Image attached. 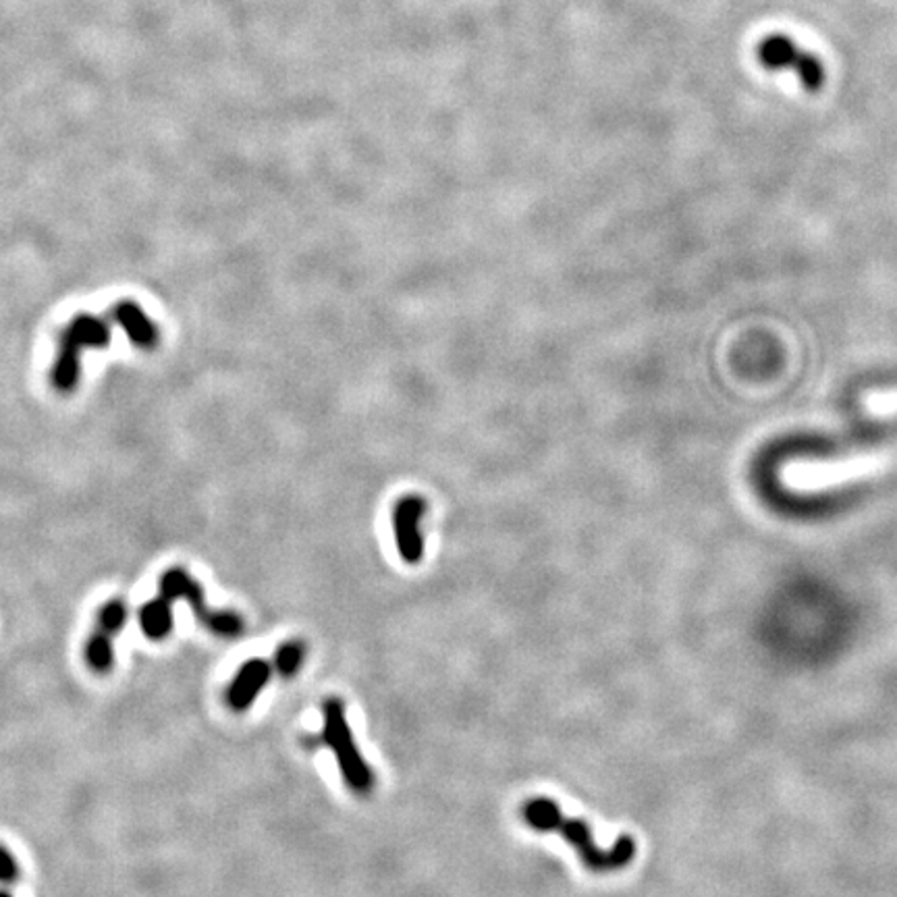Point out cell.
I'll use <instances>...</instances> for the list:
<instances>
[{"mask_svg":"<svg viewBox=\"0 0 897 897\" xmlns=\"http://www.w3.org/2000/svg\"><path fill=\"white\" fill-rule=\"evenodd\" d=\"M521 815L532 829L542 833L555 831L563 835L576 847L584 864L595 873L619 871V868L630 864L635 856V842L630 835H621L609 850H600L592 839L588 825L565 816L559 806L549 797H534V800L526 802Z\"/></svg>","mask_w":897,"mask_h":897,"instance_id":"obj_1","label":"cell"},{"mask_svg":"<svg viewBox=\"0 0 897 897\" xmlns=\"http://www.w3.org/2000/svg\"><path fill=\"white\" fill-rule=\"evenodd\" d=\"M324 711V730L322 738L306 740L310 746L327 744L335 752L339 768L345 777V783L358 794H370L374 787V773L368 767V762L362 759L356 741L351 736V727L345 719L343 702L337 698H329L322 706Z\"/></svg>","mask_w":897,"mask_h":897,"instance_id":"obj_2","label":"cell"},{"mask_svg":"<svg viewBox=\"0 0 897 897\" xmlns=\"http://www.w3.org/2000/svg\"><path fill=\"white\" fill-rule=\"evenodd\" d=\"M110 329L102 318L77 314L61 337L59 358L52 368V385L59 391H71L80 380V358L86 348H106Z\"/></svg>","mask_w":897,"mask_h":897,"instance_id":"obj_3","label":"cell"},{"mask_svg":"<svg viewBox=\"0 0 897 897\" xmlns=\"http://www.w3.org/2000/svg\"><path fill=\"white\" fill-rule=\"evenodd\" d=\"M759 59L762 65L771 71L792 69L800 75V80L808 90H818L825 81L823 62L816 54H810L797 48L786 35H768L760 42Z\"/></svg>","mask_w":897,"mask_h":897,"instance_id":"obj_4","label":"cell"},{"mask_svg":"<svg viewBox=\"0 0 897 897\" xmlns=\"http://www.w3.org/2000/svg\"><path fill=\"white\" fill-rule=\"evenodd\" d=\"M426 501L420 494H406L393 507V530L395 542L401 559L409 565L420 563L424 555V536L420 532V521L426 515Z\"/></svg>","mask_w":897,"mask_h":897,"instance_id":"obj_5","label":"cell"},{"mask_svg":"<svg viewBox=\"0 0 897 897\" xmlns=\"http://www.w3.org/2000/svg\"><path fill=\"white\" fill-rule=\"evenodd\" d=\"M271 677V665L262 659L245 661L227 690V704L233 711H247Z\"/></svg>","mask_w":897,"mask_h":897,"instance_id":"obj_6","label":"cell"},{"mask_svg":"<svg viewBox=\"0 0 897 897\" xmlns=\"http://www.w3.org/2000/svg\"><path fill=\"white\" fill-rule=\"evenodd\" d=\"M160 596L168 598L171 603H175V600H186V603L192 606L196 617L200 619L202 624L210 615V611L206 606V598H204L202 584L194 580V577L181 568H173V569H168V571H165V574H162Z\"/></svg>","mask_w":897,"mask_h":897,"instance_id":"obj_7","label":"cell"},{"mask_svg":"<svg viewBox=\"0 0 897 897\" xmlns=\"http://www.w3.org/2000/svg\"><path fill=\"white\" fill-rule=\"evenodd\" d=\"M115 320L121 324L131 343H136L139 349H152L158 343V329L150 318L146 316L138 303L121 301L112 310Z\"/></svg>","mask_w":897,"mask_h":897,"instance_id":"obj_8","label":"cell"},{"mask_svg":"<svg viewBox=\"0 0 897 897\" xmlns=\"http://www.w3.org/2000/svg\"><path fill=\"white\" fill-rule=\"evenodd\" d=\"M139 625L146 638L150 640H165L171 635L175 617H173V603L165 596H158L141 606L139 611Z\"/></svg>","mask_w":897,"mask_h":897,"instance_id":"obj_9","label":"cell"},{"mask_svg":"<svg viewBox=\"0 0 897 897\" xmlns=\"http://www.w3.org/2000/svg\"><path fill=\"white\" fill-rule=\"evenodd\" d=\"M86 659L90 667L98 671V673H109L112 665H115V648H112L110 635L102 632L91 635L86 646Z\"/></svg>","mask_w":897,"mask_h":897,"instance_id":"obj_10","label":"cell"},{"mask_svg":"<svg viewBox=\"0 0 897 897\" xmlns=\"http://www.w3.org/2000/svg\"><path fill=\"white\" fill-rule=\"evenodd\" d=\"M204 625L221 638H239L245 632V621L235 611H212Z\"/></svg>","mask_w":897,"mask_h":897,"instance_id":"obj_11","label":"cell"},{"mask_svg":"<svg viewBox=\"0 0 897 897\" xmlns=\"http://www.w3.org/2000/svg\"><path fill=\"white\" fill-rule=\"evenodd\" d=\"M127 617H129V611H127V605L123 600H110L98 613V627L106 635H117L125 627Z\"/></svg>","mask_w":897,"mask_h":897,"instance_id":"obj_12","label":"cell"},{"mask_svg":"<svg viewBox=\"0 0 897 897\" xmlns=\"http://www.w3.org/2000/svg\"><path fill=\"white\" fill-rule=\"evenodd\" d=\"M303 656H306V646H303L301 642H287V644H282L277 651V656H274V667H277L281 675L291 677L300 671Z\"/></svg>","mask_w":897,"mask_h":897,"instance_id":"obj_13","label":"cell"},{"mask_svg":"<svg viewBox=\"0 0 897 897\" xmlns=\"http://www.w3.org/2000/svg\"><path fill=\"white\" fill-rule=\"evenodd\" d=\"M19 874L21 871L17 860L13 858V854L5 845H0V883L11 885V883L19 881Z\"/></svg>","mask_w":897,"mask_h":897,"instance_id":"obj_14","label":"cell"},{"mask_svg":"<svg viewBox=\"0 0 897 897\" xmlns=\"http://www.w3.org/2000/svg\"><path fill=\"white\" fill-rule=\"evenodd\" d=\"M0 897H13L9 892H5V889H0Z\"/></svg>","mask_w":897,"mask_h":897,"instance_id":"obj_15","label":"cell"}]
</instances>
